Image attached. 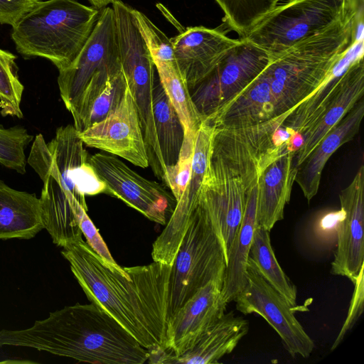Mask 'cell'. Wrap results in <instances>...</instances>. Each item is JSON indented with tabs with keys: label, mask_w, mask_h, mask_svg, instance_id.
<instances>
[{
	"label": "cell",
	"mask_w": 364,
	"mask_h": 364,
	"mask_svg": "<svg viewBox=\"0 0 364 364\" xmlns=\"http://www.w3.org/2000/svg\"><path fill=\"white\" fill-rule=\"evenodd\" d=\"M117 36L122 69L139 114L149 166L154 175L165 183L166 167L159 148L153 115L155 65L141 33L134 23L119 26L117 29Z\"/></svg>",
	"instance_id": "cell-8"
},
{
	"label": "cell",
	"mask_w": 364,
	"mask_h": 364,
	"mask_svg": "<svg viewBox=\"0 0 364 364\" xmlns=\"http://www.w3.org/2000/svg\"><path fill=\"white\" fill-rule=\"evenodd\" d=\"M247 263L294 308L296 287L287 276L276 259L271 245L269 231L256 227L248 253Z\"/></svg>",
	"instance_id": "cell-24"
},
{
	"label": "cell",
	"mask_w": 364,
	"mask_h": 364,
	"mask_svg": "<svg viewBox=\"0 0 364 364\" xmlns=\"http://www.w3.org/2000/svg\"><path fill=\"white\" fill-rule=\"evenodd\" d=\"M363 116L362 98L297 166L295 181L308 201L318 193L322 171L328 160L338 148L358 133Z\"/></svg>",
	"instance_id": "cell-19"
},
{
	"label": "cell",
	"mask_w": 364,
	"mask_h": 364,
	"mask_svg": "<svg viewBox=\"0 0 364 364\" xmlns=\"http://www.w3.org/2000/svg\"><path fill=\"white\" fill-rule=\"evenodd\" d=\"M90 2L91 6L96 7L97 9H102L109 4L112 5L116 0H87Z\"/></svg>",
	"instance_id": "cell-35"
},
{
	"label": "cell",
	"mask_w": 364,
	"mask_h": 364,
	"mask_svg": "<svg viewBox=\"0 0 364 364\" xmlns=\"http://www.w3.org/2000/svg\"><path fill=\"white\" fill-rule=\"evenodd\" d=\"M213 132L214 127L205 120L197 131L188 183L176 201L166 228L156 238L158 244L168 251L178 250L188 228L197 193L206 171Z\"/></svg>",
	"instance_id": "cell-17"
},
{
	"label": "cell",
	"mask_w": 364,
	"mask_h": 364,
	"mask_svg": "<svg viewBox=\"0 0 364 364\" xmlns=\"http://www.w3.org/2000/svg\"><path fill=\"white\" fill-rule=\"evenodd\" d=\"M44 229L40 199L0 179V240H28Z\"/></svg>",
	"instance_id": "cell-20"
},
{
	"label": "cell",
	"mask_w": 364,
	"mask_h": 364,
	"mask_svg": "<svg viewBox=\"0 0 364 364\" xmlns=\"http://www.w3.org/2000/svg\"><path fill=\"white\" fill-rule=\"evenodd\" d=\"M291 139L262 170L257 182V226L270 231L284 218L289 202L297 166Z\"/></svg>",
	"instance_id": "cell-16"
},
{
	"label": "cell",
	"mask_w": 364,
	"mask_h": 364,
	"mask_svg": "<svg viewBox=\"0 0 364 364\" xmlns=\"http://www.w3.org/2000/svg\"><path fill=\"white\" fill-rule=\"evenodd\" d=\"M153 115L157 139L164 164L174 165L178 160L184 139V129L175 108L157 76L152 91Z\"/></svg>",
	"instance_id": "cell-23"
},
{
	"label": "cell",
	"mask_w": 364,
	"mask_h": 364,
	"mask_svg": "<svg viewBox=\"0 0 364 364\" xmlns=\"http://www.w3.org/2000/svg\"><path fill=\"white\" fill-rule=\"evenodd\" d=\"M350 60L339 89L319 120L302 134L303 143L294 153L296 166L311 153L323 137L348 114L364 94L363 46Z\"/></svg>",
	"instance_id": "cell-18"
},
{
	"label": "cell",
	"mask_w": 364,
	"mask_h": 364,
	"mask_svg": "<svg viewBox=\"0 0 364 364\" xmlns=\"http://www.w3.org/2000/svg\"><path fill=\"white\" fill-rule=\"evenodd\" d=\"M364 267L361 268L360 274L354 284V291L349 306L346 318L343 325L334 341L331 350H334L342 342L346 334L348 332L358 321L363 311L364 306Z\"/></svg>",
	"instance_id": "cell-33"
},
{
	"label": "cell",
	"mask_w": 364,
	"mask_h": 364,
	"mask_svg": "<svg viewBox=\"0 0 364 364\" xmlns=\"http://www.w3.org/2000/svg\"><path fill=\"white\" fill-rule=\"evenodd\" d=\"M16 56L0 48V110L3 117L23 118L21 101L23 85L18 75Z\"/></svg>",
	"instance_id": "cell-27"
},
{
	"label": "cell",
	"mask_w": 364,
	"mask_h": 364,
	"mask_svg": "<svg viewBox=\"0 0 364 364\" xmlns=\"http://www.w3.org/2000/svg\"><path fill=\"white\" fill-rule=\"evenodd\" d=\"M342 215L337 223V248L331 273L355 283L364 267V166L339 195Z\"/></svg>",
	"instance_id": "cell-14"
},
{
	"label": "cell",
	"mask_w": 364,
	"mask_h": 364,
	"mask_svg": "<svg viewBox=\"0 0 364 364\" xmlns=\"http://www.w3.org/2000/svg\"><path fill=\"white\" fill-rule=\"evenodd\" d=\"M107 194L120 199L149 220L166 225L175 208L176 200L159 183L148 180L112 154L97 153L89 157Z\"/></svg>",
	"instance_id": "cell-10"
},
{
	"label": "cell",
	"mask_w": 364,
	"mask_h": 364,
	"mask_svg": "<svg viewBox=\"0 0 364 364\" xmlns=\"http://www.w3.org/2000/svg\"><path fill=\"white\" fill-rule=\"evenodd\" d=\"M28 347L80 362L142 364L150 353L93 303L76 304L21 330L0 331V346Z\"/></svg>",
	"instance_id": "cell-3"
},
{
	"label": "cell",
	"mask_w": 364,
	"mask_h": 364,
	"mask_svg": "<svg viewBox=\"0 0 364 364\" xmlns=\"http://www.w3.org/2000/svg\"><path fill=\"white\" fill-rule=\"evenodd\" d=\"M196 136L185 135L178 161L166 166V186L171 191L177 201L188 183Z\"/></svg>",
	"instance_id": "cell-31"
},
{
	"label": "cell",
	"mask_w": 364,
	"mask_h": 364,
	"mask_svg": "<svg viewBox=\"0 0 364 364\" xmlns=\"http://www.w3.org/2000/svg\"><path fill=\"white\" fill-rule=\"evenodd\" d=\"M248 331V321L242 316H237L232 312L224 314L191 349L181 356L171 358L169 363H217L235 349Z\"/></svg>",
	"instance_id": "cell-21"
},
{
	"label": "cell",
	"mask_w": 364,
	"mask_h": 364,
	"mask_svg": "<svg viewBox=\"0 0 364 364\" xmlns=\"http://www.w3.org/2000/svg\"><path fill=\"white\" fill-rule=\"evenodd\" d=\"M62 255L91 303L114 318L150 353L166 351L172 266L156 262L117 270L82 239Z\"/></svg>",
	"instance_id": "cell-2"
},
{
	"label": "cell",
	"mask_w": 364,
	"mask_h": 364,
	"mask_svg": "<svg viewBox=\"0 0 364 364\" xmlns=\"http://www.w3.org/2000/svg\"><path fill=\"white\" fill-rule=\"evenodd\" d=\"M79 225L87 243L110 267L122 271L124 267L119 266L112 257L109 249L101 237L98 230L88 216L87 210L82 209L79 214Z\"/></svg>",
	"instance_id": "cell-32"
},
{
	"label": "cell",
	"mask_w": 364,
	"mask_h": 364,
	"mask_svg": "<svg viewBox=\"0 0 364 364\" xmlns=\"http://www.w3.org/2000/svg\"><path fill=\"white\" fill-rule=\"evenodd\" d=\"M131 13L134 23L149 50L153 62L174 60L171 38L142 12L132 8Z\"/></svg>",
	"instance_id": "cell-29"
},
{
	"label": "cell",
	"mask_w": 364,
	"mask_h": 364,
	"mask_svg": "<svg viewBox=\"0 0 364 364\" xmlns=\"http://www.w3.org/2000/svg\"><path fill=\"white\" fill-rule=\"evenodd\" d=\"M78 135L89 147L119 156L141 168L149 166L139 114L128 85L118 107L103 120L78 132Z\"/></svg>",
	"instance_id": "cell-12"
},
{
	"label": "cell",
	"mask_w": 364,
	"mask_h": 364,
	"mask_svg": "<svg viewBox=\"0 0 364 364\" xmlns=\"http://www.w3.org/2000/svg\"><path fill=\"white\" fill-rule=\"evenodd\" d=\"M40 0H0V23L14 26Z\"/></svg>",
	"instance_id": "cell-34"
},
{
	"label": "cell",
	"mask_w": 364,
	"mask_h": 364,
	"mask_svg": "<svg viewBox=\"0 0 364 364\" xmlns=\"http://www.w3.org/2000/svg\"><path fill=\"white\" fill-rule=\"evenodd\" d=\"M227 259L205 212L193 205L191 222L174 259L169 281L168 318L200 288L223 280Z\"/></svg>",
	"instance_id": "cell-6"
},
{
	"label": "cell",
	"mask_w": 364,
	"mask_h": 364,
	"mask_svg": "<svg viewBox=\"0 0 364 364\" xmlns=\"http://www.w3.org/2000/svg\"><path fill=\"white\" fill-rule=\"evenodd\" d=\"M234 301L237 311L264 318L292 357H309L314 343L295 317L293 308L250 264H247L245 285Z\"/></svg>",
	"instance_id": "cell-11"
},
{
	"label": "cell",
	"mask_w": 364,
	"mask_h": 364,
	"mask_svg": "<svg viewBox=\"0 0 364 364\" xmlns=\"http://www.w3.org/2000/svg\"><path fill=\"white\" fill-rule=\"evenodd\" d=\"M122 70L114 14L112 6H106L77 57L58 77L60 97L79 132L84 130L95 98Z\"/></svg>",
	"instance_id": "cell-5"
},
{
	"label": "cell",
	"mask_w": 364,
	"mask_h": 364,
	"mask_svg": "<svg viewBox=\"0 0 364 364\" xmlns=\"http://www.w3.org/2000/svg\"><path fill=\"white\" fill-rule=\"evenodd\" d=\"M257 183L249 194L242 223L227 257L222 289L227 304L236 298L246 283L248 253L257 227Z\"/></svg>",
	"instance_id": "cell-22"
},
{
	"label": "cell",
	"mask_w": 364,
	"mask_h": 364,
	"mask_svg": "<svg viewBox=\"0 0 364 364\" xmlns=\"http://www.w3.org/2000/svg\"><path fill=\"white\" fill-rule=\"evenodd\" d=\"M154 63L162 87L181 119L184 135H195L204 119L191 99L187 82L176 60Z\"/></svg>",
	"instance_id": "cell-25"
},
{
	"label": "cell",
	"mask_w": 364,
	"mask_h": 364,
	"mask_svg": "<svg viewBox=\"0 0 364 364\" xmlns=\"http://www.w3.org/2000/svg\"><path fill=\"white\" fill-rule=\"evenodd\" d=\"M176 63L188 89L209 75L242 43L220 28L191 26L171 38Z\"/></svg>",
	"instance_id": "cell-15"
},
{
	"label": "cell",
	"mask_w": 364,
	"mask_h": 364,
	"mask_svg": "<svg viewBox=\"0 0 364 364\" xmlns=\"http://www.w3.org/2000/svg\"><path fill=\"white\" fill-rule=\"evenodd\" d=\"M362 13L357 1L331 24L269 55L266 68L238 95L245 113L258 124H283L361 41L357 32Z\"/></svg>",
	"instance_id": "cell-1"
},
{
	"label": "cell",
	"mask_w": 364,
	"mask_h": 364,
	"mask_svg": "<svg viewBox=\"0 0 364 364\" xmlns=\"http://www.w3.org/2000/svg\"><path fill=\"white\" fill-rule=\"evenodd\" d=\"M33 138L23 127H0V163L19 173H25V149Z\"/></svg>",
	"instance_id": "cell-28"
},
{
	"label": "cell",
	"mask_w": 364,
	"mask_h": 364,
	"mask_svg": "<svg viewBox=\"0 0 364 364\" xmlns=\"http://www.w3.org/2000/svg\"><path fill=\"white\" fill-rule=\"evenodd\" d=\"M224 14L228 30L242 38L261 17L289 0H214Z\"/></svg>",
	"instance_id": "cell-26"
},
{
	"label": "cell",
	"mask_w": 364,
	"mask_h": 364,
	"mask_svg": "<svg viewBox=\"0 0 364 364\" xmlns=\"http://www.w3.org/2000/svg\"><path fill=\"white\" fill-rule=\"evenodd\" d=\"M127 87V80L122 70L107 81L90 107L84 130L103 120L118 107Z\"/></svg>",
	"instance_id": "cell-30"
},
{
	"label": "cell",
	"mask_w": 364,
	"mask_h": 364,
	"mask_svg": "<svg viewBox=\"0 0 364 364\" xmlns=\"http://www.w3.org/2000/svg\"><path fill=\"white\" fill-rule=\"evenodd\" d=\"M223 280H213L200 288L168 320L166 352L173 358L191 349L200 336L224 314Z\"/></svg>",
	"instance_id": "cell-13"
},
{
	"label": "cell",
	"mask_w": 364,
	"mask_h": 364,
	"mask_svg": "<svg viewBox=\"0 0 364 364\" xmlns=\"http://www.w3.org/2000/svg\"><path fill=\"white\" fill-rule=\"evenodd\" d=\"M100 13L77 0L40 1L12 27L11 36L21 55L46 58L62 70L85 44Z\"/></svg>",
	"instance_id": "cell-4"
},
{
	"label": "cell",
	"mask_w": 364,
	"mask_h": 364,
	"mask_svg": "<svg viewBox=\"0 0 364 364\" xmlns=\"http://www.w3.org/2000/svg\"><path fill=\"white\" fill-rule=\"evenodd\" d=\"M356 1L289 0L261 17L240 38L269 55L279 53L338 20Z\"/></svg>",
	"instance_id": "cell-7"
},
{
	"label": "cell",
	"mask_w": 364,
	"mask_h": 364,
	"mask_svg": "<svg viewBox=\"0 0 364 364\" xmlns=\"http://www.w3.org/2000/svg\"><path fill=\"white\" fill-rule=\"evenodd\" d=\"M242 43L204 80L189 90L203 119L240 93L267 65L270 55L250 42Z\"/></svg>",
	"instance_id": "cell-9"
}]
</instances>
